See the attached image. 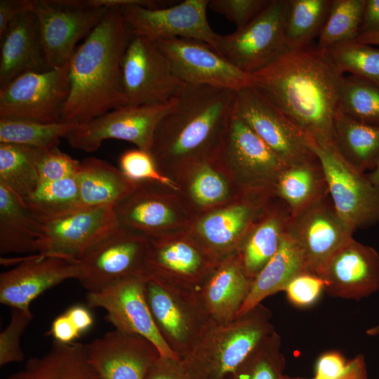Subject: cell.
<instances>
[{
	"instance_id": "cell-53",
	"label": "cell",
	"mask_w": 379,
	"mask_h": 379,
	"mask_svg": "<svg viewBox=\"0 0 379 379\" xmlns=\"http://www.w3.org/2000/svg\"><path fill=\"white\" fill-rule=\"evenodd\" d=\"M376 34H379V0H366L359 35Z\"/></svg>"
},
{
	"instance_id": "cell-35",
	"label": "cell",
	"mask_w": 379,
	"mask_h": 379,
	"mask_svg": "<svg viewBox=\"0 0 379 379\" xmlns=\"http://www.w3.org/2000/svg\"><path fill=\"white\" fill-rule=\"evenodd\" d=\"M38 151L25 145L0 142V183L22 202L40 182Z\"/></svg>"
},
{
	"instance_id": "cell-55",
	"label": "cell",
	"mask_w": 379,
	"mask_h": 379,
	"mask_svg": "<svg viewBox=\"0 0 379 379\" xmlns=\"http://www.w3.org/2000/svg\"><path fill=\"white\" fill-rule=\"evenodd\" d=\"M282 379H306L298 377H291L284 375ZM316 379V378H312ZM337 379H368L365 359L362 354H359L349 361L346 371Z\"/></svg>"
},
{
	"instance_id": "cell-34",
	"label": "cell",
	"mask_w": 379,
	"mask_h": 379,
	"mask_svg": "<svg viewBox=\"0 0 379 379\" xmlns=\"http://www.w3.org/2000/svg\"><path fill=\"white\" fill-rule=\"evenodd\" d=\"M273 194L288 206L291 214L328 195L326 178L318 159L288 166L278 178Z\"/></svg>"
},
{
	"instance_id": "cell-19",
	"label": "cell",
	"mask_w": 379,
	"mask_h": 379,
	"mask_svg": "<svg viewBox=\"0 0 379 379\" xmlns=\"http://www.w3.org/2000/svg\"><path fill=\"white\" fill-rule=\"evenodd\" d=\"M117 225L113 206L79 207L42 222L37 253L79 260L93 244Z\"/></svg>"
},
{
	"instance_id": "cell-20",
	"label": "cell",
	"mask_w": 379,
	"mask_h": 379,
	"mask_svg": "<svg viewBox=\"0 0 379 379\" xmlns=\"http://www.w3.org/2000/svg\"><path fill=\"white\" fill-rule=\"evenodd\" d=\"M154 43L184 84L207 85L234 91L252 85L250 74L237 69L205 42L173 38Z\"/></svg>"
},
{
	"instance_id": "cell-44",
	"label": "cell",
	"mask_w": 379,
	"mask_h": 379,
	"mask_svg": "<svg viewBox=\"0 0 379 379\" xmlns=\"http://www.w3.org/2000/svg\"><path fill=\"white\" fill-rule=\"evenodd\" d=\"M119 162L120 171L133 182H154L164 185L173 191H180L177 182L159 170L148 151L138 148L126 150L121 155Z\"/></svg>"
},
{
	"instance_id": "cell-43",
	"label": "cell",
	"mask_w": 379,
	"mask_h": 379,
	"mask_svg": "<svg viewBox=\"0 0 379 379\" xmlns=\"http://www.w3.org/2000/svg\"><path fill=\"white\" fill-rule=\"evenodd\" d=\"M326 51L343 74L349 72L379 86V48L353 40L335 44Z\"/></svg>"
},
{
	"instance_id": "cell-56",
	"label": "cell",
	"mask_w": 379,
	"mask_h": 379,
	"mask_svg": "<svg viewBox=\"0 0 379 379\" xmlns=\"http://www.w3.org/2000/svg\"><path fill=\"white\" fill-rule=\"evenodd\" d=\"M356 40L363 44L379 46V34L359 35Z\"/></svg>"
},
{
	"instance_id": "cell-1",
	"label": "cell",
	"mask_w": 379,
	"mask_h": 379,
	"mask_svg": "<svg viewBox=\"0 0 379 379\" xmlns=\"http://www.w3.org/2000/svg\"><path fill=\"white\" fill-rule=\"evenodd\" d=\"M251 76L252 85L310 138L334 145L333 119L344 74L326 50L311 45L286 50Z\"/></svg>"
},
{
	"instance_id": "cell-41",
	"label": "cell",
	"mask_w": 379,
	"mask_h": 379,
	"mask_svg": "<svg viewBox=\"0 0 379 379\" xmlns=\"http://www.w3.org/2000/svg\"><path fill=\"white\" fill-rule=\"evenodd\" d=\"M285 367L281 338L274 331L223 379H282Z\"/></svg>"
},
{
	"instance_id": "cell-32",
	"label": "cell",
	"mask_w": 379,
	"mask_h": 379,
	"mask_svg": "<svg viewBox=\"0 0 379 379\" xmlns=\"http://www.w3.org/2000/svg\"><path fill=\"white\" fill-rule=\"evenodd\" d=\"M41 230L42 223L0 183V253L36 254Z\"/></svg>"
},
{
	"instance_id": "cell-16",
	"label": "cell",
	"mask_w": 379,
	"mask_h": 379,
	"mask_svg": "<svg viewBox=\"0 0 379 379\" xmlns=\"http://www.w3.org/2000/svg\"><path fill=\"white\" fill-rule=\"evenodd\" d=\"M356 230L335 210L329 194L291 214L286 232L300 249L307 270L317 274Z\"/></svg>"
},
{
	"instance_id": "cell-21",
	"label": "cell",
	"mask_w": 379,
	"mask_h": 379,
	"mask_svg": "<svg viewBox=\"0 0 379 379\" xmlns=\"http://www.w3.org/2000/svg\"><path fill=\"white\" fill-rule=\"evenodd\" d=\"M171 190L158 182H136L133 191L114 206L119 225L146 236L181 230L189 217Z\"/></svg>"
},
{
	"instance_id": "cell-47",
	"label": "cell",
	"mask_w": 379,
	"mask_h": 379,
	"mask_svg": "<svg viewBox=\"0 0 379 379\" xmlns=\"http://www.w3.org/2000/svg\"><path fill=\"white\" fill-rule=\"evenodd\" d=\"M272 0H209L208 8L224 15L240 29L258 17Z\"/></svg>"
},
{
	"instance_id": "cell-24",
	"label": "cell",
	"mask_w": 379,
	"mask_h": 379,
	"mask_svg": "<svg viewBox=\"0 0 379 379\" xmlns=\"http://www.w3.org/2000/svg\"><path fill=\"white\" fill-rule=\"evenodd\" d=\"M318 275L328 295L360 300L379 290V254L352 238L328 258Z\"/></svg>"
},
{
	"instance_id": "cell-26",
	"label": "cell",
	"mask_w": 379,
	"mask_h": 379,
	"mask_svg": "<svg viewBox=\"0 0 379 379\" xmlns=\"http://www.w3.org/2000/svg\"><path fill=\"white\" fill-rule=\"evenodd\" d=\"M253 280L238 253L220 260L197 295L204 311L214 322L232 320L246 298Z\"/></svg>"
},
{
	"instance_id": "cell-42",
	"label": "cell",
	"mask_w": 379,
	"mask_h": 379,
	"mask_svg": "<svg viewBox=\"0 0 379 379\" xmlns=\"http://www.w3.org/2000/svg\"><path fill=\"white\" fill-rule=\"evenodd\" d=\"M365 3L366 0H331L317 47L326 50L335 44L356 40Z\"/></svg>"
},
{
	"instance_id": "cell-50",
	"label": "cell",
	"mask_w": 379,
	"mask_h": 379,
	"mask_svg": "<svg viewBox=\"0 0 379 379\" xmlns=\"http://www.w3.org/2000/svg\"><path fill=\"white\" fill-rule=\"evenodd\" d=\"M146 379H193L180 360L159 356L150 367Z\"/></svg>"
},
{
	"instance_id": "cell-5",
	"label": "cell",
	"mask_w": 379,
	"mask_h": 379,
	"mask_svg": "<svg viewBox=\"0 0 379 379\" xmlns=\"http://www.w3.org/2000/svg\"><path fill=\"white\" fill-rule=\"evenodd\" d=\"M213 158L228 172L244 195L274 197L277 179L288 166L237 115L234 109Z\"/></svg>"
},
{
	"instance_id": "cell-27",
	"label": "cell",
	"mask_w": 379,
	"mask_h": 379,
	"mask_svg": "<svg viewBox=\"0 0 379 379\" xmlns=\"http://www.w3.org/2000/svg\"><path fill=\"white\" fill-rule=\"evenodd\" d=\"M0 39V88L25 72L48 69L32 11L17 17Z\"/></svg>"
},
{
	"instance_id": "cell-54",
	"label": "cell",
	"mask_w": 379,
	"mask_h": 379,
	"mask_svg": "<svg viewBox=\"0 0 379 379\" xmlns=\"http://www.w3.org/2000/svg\"><path fill=\"white\" fill-rule=\"evenodd\" d=\"M65 312L72 320L81 335L87 332L93 325L94 319L91 311L83 305H73Z\"/></svg>"
},
{
	"instance_id": "cell-49",
	"label": "cell",
	"mask_w": 379,
	"mask_h": 379,
	"mask_svg": "<svg viewBox=\"0 0 379 379\" xmlns=\"http://www.w3.org/2000/svg\"><path fill=\"white\" fill-rule=\"evenodd\" d=\"M349 361L338 351L323 353L317 359L314 366V378L337 379L347 370Z\"/></svg>"
},
{
	"instance_id": "cell-46",
	"label": "cell",
	"mask_w": 379,
	"mask_h": 379,
	"mask_svg": "<svg viewBox=\"0 0 379 379\" xmlns=\"http://www.w3.org/2000/svg\"><path fill=\"white\" fill-rule=\"evenodd\" d=\"M79 165L80 161L62 152L58 147L38 151L37 169L40 182L75 176Z\"/></svg>"
},
{
	"instance_id": "cell-57",
	"label": "cell",
	"mask_w": 379,
	"mask_h": 379,
	"mask_svg": "<svg viewBox=\"0 0 379 379\" xmlns=\"http://www.w3.org/2000/svg\"><path fill=\"white\" fill-rule=\"evenodd\" d=\"M366 175L373 183L379 185V161L371 172Z\"/></svg>"
},
{
	"instance_id": "cell-7",
	"label": "cell",
	"mask_w": 379,
	"mask_h": 379,
	"mask_svg": "<svg viewBox=\"0 0 379 379\" xmlns=\"http://www.w3.org/2000/svg\"><path fill=\"white\" fill-rule=\"evenodd\" d=\"M322 168L328 194L340 215L355 230L379 222V185L350 166L334 145L312 139L308 144Z\"/></svg>"
},
{
	"instance_id": "cell-23",
	"label": "cell",
	"mask_w": 379,
	"mask_h": 379,
	"mask_svg": "<svg viewBox=\"0 0 379 379\" xmlns=\"http://www.w3.org/2000/svg\"><path fill=\"white\" fill-rule=\"evenodd\" d=\"M85 347L89 362L101 379H146L161 355L146 338L115 328Z\"/></svg>"
},
{
	"instance_id": "cell-48",
	"label": "cell",
	"mask_w": 379,
	"mask_h": 379,
	"mask_svg": "<svg viewBox=\"0 0 379 379\" xmlns=\"http://www.w3.org/2000/svg\"><path fill=\"white\" fill-rule=\"evenodd\" d=\"M324 286L319 275L305 272L294 277L284 291L291 303L298 307H307L319 299Z\"/></svg>"
},
{
	"instance_id": "cell-36",
	"label": "cell",
	"mask_w": 379,
	"mask_h": 379,
	"mask_svg": "<svg viewBox=\"0 0 379 379\" xmlns=\"http://www.w3.org/2000/svg\"><path fill=\"white\" fill-rule=\"evenodd\" d=\"M180 174L188 177L189 197L195 205L200 207H209L224 202L231 197V186L237 188L234 183H229L227 175H230L213 157L193 164Z\"/></svg>"
},
{
	"instance_id": "cell-31",
	"label": "cell",
	"mask_w": 379,
	"mask_h": 379,
	"mask_svg": "<svg viewBox=\"0 0 379 379\" xmlns=\"http://www.w3.org/2000/svg\"><path fill=\"white\" fill-rule=\"evenodd\" d=\"M76 179L80 207H114L136 186V182L127 178L120 170L95 157L80 161Z\"/></svg>"
},
{
	"instance_id": "cell-58",
	"label": "cell",
	"mask_w": 379,
	"mask_h": 379,
	"mask_svg": "<svg viewBox=\"0 0 379 379\" xmlns=\"http://www.w3.org/2000/svg\"><path fill=\"white\" fill-rule=\"evenodd\" d=\"M366 334L370 336H374L379 334V324L376 326H374L366 331Z\"/></svg>"
},
{
	"instance_id": "cell-4",
	"label": "cell",
	"mask_w": 379,
	"mask_h": 379,
	"mask_svg": "<svg viewBox=\"0 0 379 379\" xmlns=\"http://www.w3.org/2000/svg\"><path fill=\"white\" fill-rule=\"evenodd\" d=\"M270 319L261 303L231 321H211L180 361L193 379H223L275 331Z\"/></svg>"
},
{
	"instance_id": "cell-45",
	"label": "cell",
	"mask_w": 379,
	"mask_h": 379,
	"mask_svg": "<svg viewBox=\"0 0 379 379\" xmlns=\"http://www.w3.org/2000/svg\"><path fill=\"white\" fill-rule=\"evenodd\" d=\"M32 319L30 309H12L10 321L0 333V366L23 361L20 339Z\"/></svg>"
},
{
	"instance_id": "cell-28",
	"label": "cell",
	"mask_w": 379,
	"mask_h": 379,
	"mask_svg": "<svg viewBox=\"0 0 379 379\" xmlns=\"http://www.w3.org/2000/svg\"><path fill=\"white\" fill-rule=\"evenodd\" d=\"M273 197L246 234L239 251L244 269L253 280L277 252L291 215L288 206Z\"/></svg>"
},
{
	"instance_id": "cell-9",
	"label": "cell",
	"mask_w": 379,
	"mask_h": 379,
	"mask_svg": "<svg viewBox=\"0 0 379 379\" xmlns=\"http://www.w3.org/2000/svg\"><path fill=\"white\" fill-rule=\"evenodd\" d=\"M288 0H272L253 20L232 34L219 35L214 51L241 72L252 74L287 49Z\"/></svg>"
},
{
	"instance_id": "cell-13",
	"label": "cell",
	"mask_w": 379,
	"mask_h": 379,
	"mask_svg": "<svg viewBox=\"0 0 379 379\" xmlns=\"http://www.w3.org/2000/svg\"><path fill=\"white\" fill-rule=\"evenodd\" d=\"M183 84L154 41L133 35L121 64L124 105L166 103L176 95Z\"/></svg>"
},
{
	"instance_id": "cell-8",
	"label": "cell",
	"mask_w": 379,
	"mask_h": 379,
	"mask_svg": "<svg viewBox=\"0 0 379 379\" xmlns=\"http://www.w3.org/2000/svg\"><path fill=\"white\" fill-rule=\"evenodd\" d=\"M147 237L117 225L95 244L79 260L77 280L89 292L100 291L119 281L145 277Z\"/></svg>"
},
{
	"instance_id": "cell-11",
	"label": "cell",
	"mask_w": 379,
	"mask_h": 379,
	"mask_svg": "<svg viewBox=\"0 0 379 379\" xmlns=\"http://www.w3.org/2000/svg\"><path fill=\"white\" fill-rule=\"evenodd\" d=\"M147 237L145 276L197 290L220 261L190 230Z\"/></svg>"
},
{
	"instance_id": "cell-14",
	"label": "cell",
	"mask_w": 379,
	"mask_h": 379,
	"mask_svg": "<svg viewBox=\"0 0 379 379\" xmlns=\"http://www.w3.org/2000/svg\"><path fill=\"white\" fill-rule=\"evenodd\" d=\"M234 112L287 165L316 159L311 138L253 85L235 92Z\"/></svg>"
},
{
	"instance_id": "cell-51",
	"label": "cell",
	"mask_w": 379,
	"mask_h": 379,
	"mask_svg": "<svg viewBox=\"0 0 379 379\" xmlns=\"http://www.w3.org/2000/svg\"><path fill=\"white\" fill-rule=\"evenodd\" d=\"M33 0L0 1V38L10 24L22 13L32 11Z\"/></svg>"
},
{
	"instance_id": "cell-37",
	"label": "cell",
	"mask_w": 379,
	"mask_h": 379,
	"mask_svg": "<svg viewBox=\"0 0 379 379\" xmlns=\"http://www.w3.org/2000/svg\"><path fill=\"white\" fill-rule=\"evenodd\" d=\"M331 0H288L285 39L288 50L310 46L327 18Z\"/></svg>"
},
{
	"instance_id": "cell-2",
	"label": "cell",
	"mask_w": 379,
	"mask_h": 379,
	"mask_svg": "<svg viewBox=\"0 0 379 379\" xmlns=\"http://www.w3.org/2000/svg\"><path fill=\"white\" fill-rule=\"evenodd\" d=\"M235 92L182 84L158 123L149 150L162 173L171 178V171L180 173L215 155L234 111Z\"/></svg>"
},
{
	"instance_id": "cell-25",
	"label": "cell",
	"mask_w": 379,
	"mask_h": 379,
	"mask_svg": "<svg viewBox=\"0 0 379 379\" xmlns=\"http://www.w3.org/2000/svg\"><path fill=\"white\" fill-rule=\"evenodd\" d=\"M274 197L246 195L230 206L208 213L190 230L218 259L237 253L252 225Z\"/></svg>"
},
{
	"instance_id": "cell-38",
	"label": "cell",
	"mask_w": 379,
	"mask_h": 379,
	"mask_svg": "<svg viewBox=\"0 0 379 379\" xmlns=\"http://www.w3.org/2000/svg\"><path fill=\"white\" fill-rule=\"evenodd\" d=\"M79 125L61 121H37L0 119V142L25 145L37 149L58 147L60 139Z\"/></svg>"
},
{
	"instance_id": "cell-29",
	"label": "cell",
	"mask_w": 379,
	"mask_h": 379,
	"mask_svg": "<svg viewBox=\"0 0 379 379\" xmlns=\"http://www.w3.org/2000/svg\"><path fill=\"white\" fill-rule=\"evenodd\" d=\"M305 272L308 271L302 253L285 231L277 252L253 279L235 317L250 312L267 297L284 291L294 277Z\"/></svg>"
},
{
	"instance_id": "cell-15",
	"label": "cell",
	"mask_w": 379,
	"mask_h": 379,
	"mask_svg": "<svg viewBox=\"0 0 379 379\" xmlns=\"http://www.w3.org/2000/svg\"><path fill=\"white\" fill-rule=\"evenodd\" d=\"M124 105L77 126L65 138L70 146L86 152L96 151L108 139L121 140L149 152L161 119L173 104Z\"/></svg>"
},
{
	"instance_id": "cell-12",
	"label": "cell",
	"mask_w": 379,
	"mask_h": 379,
	"mask_svg": "<svg viewBox=\"0 0 379 379\" xmlns=\"http://www.w3.org/2000/svg\"><path fill=\"white\" fill-rule=\"evenodd\" d=\"M68 72L69 63L44 71L27 72L0 88V119L62 121L69 90Z\"/></svg>"
},
{
	"instance_id": "cell-39",
	"label": "cell",
	"mask_w": 379,
	"mask_h": 379,
	"mask_svg": "<svg viewBox=\"0 0 379 379\" xmlns=\"http://www.w3.org/2000/svg\"><path fill=\"white\" fill-rule=\"evenodd\" d=\"M23 203L41 223L79 208L76 175L58 181L40 182Z\"/></svg>"
},
{
	"instance_id": "cell-52",
	"label": "cell",
	"mask_w": 379,
	"mask_h": 379,
	"mask_svg": "<svg viewBox=\"0 0 379 379\" xmlns=\"http://www.w3.org/2000/svg\"><path fill=\"white\" fill-rule=\"evenodd\" d=\"M49 334L53 340L62 343H72L81 336L74 324L65 312L58 316L53 321Z\"/></svg>"
},
{
	"instance_id": "cell-40",
	"label": "cell",
	"mask_w": 379,
	"mask_h": 379,
	"mask_svg": "<svg viewBox=\"0 0 379 379\" xmlns=\"http://www.w3.org/2000/svg\"><path fill=\"white\" fill-rule=\"evenodd\" d=\"M351 119L379 126V86L363 79L344 76L337 111Z\"/></svg>"
},
{
	"instance_id": "cell-22",
	"label": "cell",
	"mask_w": 379,
	"mask_h": 379,
	"mask_svg": "<svg viewBox=\"0 0 379 379\" xmlns=\"http://www.w3.org/2000/svg\"><path fill=\"white\" fill-rule=\"evenodd\" d=\"M79 260L38 253L20 259L13 268L0 274V302L29 310L30 304L46 291L79 274Z\"/></svg>"
},
{
	"instance_id": "cell-10",
	"label": "cell",
	"mask_w": 379,
	"mask_h": 379,
	"mask_svg": "<svg viewBox=\"0 0 379 379\" xmlns=\"http://www.w3.org/2000/svg\"><path fill=\"white\" fill-rule=\"evenodd\" d=\"M109 8L91 7L86 0H33L48 69L69 62L77 43L100 22Z\"/></svg>"
},
{
	"instance_id": "cell-33",
	"label": "cell",
	"mask_w": 379,
	"mask_h": 379,
	"mask_svg": "<svg viewBox=\"0 0 379 379\" xmlns=\"http://www.w3.org/2000/svg\"><path fill=\"white\" fill-rule=\"evenodd\" d=\"M333 140L340 156L354 168L365 173L379 161V126L363 123L336 112Z\"/></svg>"
},
{
	"instance_id": "cell-17",
	"label": "cell",
	"mask_w": 379,
	"mask_h": 379,
	"mask_svg": "<svg viewBox=\"0 0 379 379\" xmlns=\"http://www.w3.org/2000/svg\"><path fill=\"white\" fill-rule=\"evenodd\" d=\"M209 0H185L170 7L131 5L120 8L133 34L152 41L188 38L208 44L214 50L219 37L206 15Z\"/></svg>"
},
{
	"instance_id": "cell-18",
	"label": "cell",
	"mask_w": 379,
	"mask_h": 379,
	"mask_svg": "<svg viewBox=\"0 0 379 379\" xmlns=\"http://www.w3.org/2000/svg\"><path fill=\"white\" fill-rule=\"evenodd\" d=\"M145 277H131L89 292L88 305L104 310L107 321L115 329L142 336L156 346L161 356L178 359L154 323L145 295Z\"/></svg>"
},
{
	"instance_id": "cell-6",
	"label": "cell",
	"mask_w": 379,
	"mask_h": 379,
	"mask_svg": "<svg viewBox=\"0 0 379 379\" xmlns=\"http://www.w3.org/2000/svg\"><path fill=\"white\" fill-rule=\"evenodd\" d=\"M147 301L163 339L181 360L195 345L211 320L201 305L197 290L145 276Z\"/></svg>"
},
{
	"instance_id": "cell-30",
	"label": "cell",
	"mask_w": 379,
	"mask_h": 379,
	"mask_svg": "<svg viewBox=\"0 0 379 379\" xmlns=\"http://www.w3.org/2000/svg\"><path fill=\"white\" fill-rule=\"evenodd\" d=\"M7 379H101L89 362L85 345L53 340L40 357L29 358L24 367Z\"/></svg>"
},
{
	"instance_id": "cell-3",
	"label": "cell",
	"mask_w": 379,
	"mask_h": 379,
	"mask_svg": "<svg viewBox=\"0 0 379 379\" xmlns=\"http://www.w3.org/2000/svg\"><path fill=\"white\" fill-rule=\"evenodd\" d=\"M133 35L119 8H109L69 60L62 121L80 126L124 106L121 64Z\"/></svg>"
}]
</instances>
